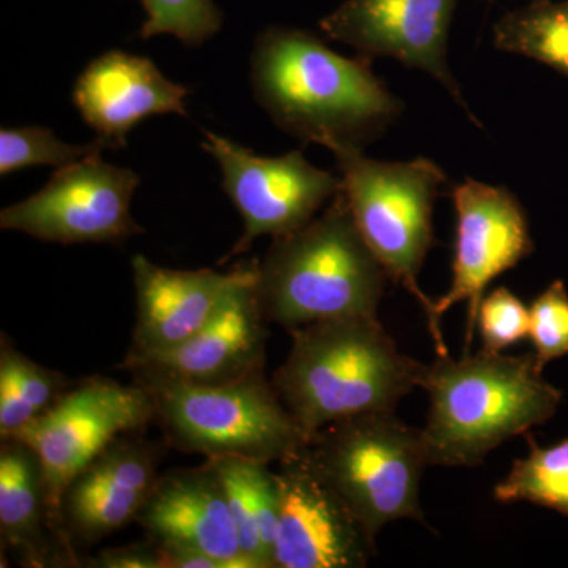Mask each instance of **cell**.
I'll return each mask as SVG.
<instances>
[{
	"instance_id": "cell-3",
	"label": "cell",
	"mask_w": 568,
	"mask_h": 568,
	"mask_svg": "<svg viewBox=\"0 0 568 568\" xmlns=\"http://www.w3.org/2000/svg\"><path fill=\"white\" fill-rule=\"evenodd\" d=\"M290 335L271 381L306 439L343 418L395 410L418 387L420 362L398 349L377 316L316 321Z\"/></svg>"
},
{
	"instance_id": "cell-15",
	"label": "cell",
	"mask_w": 568,
	"mask_h": 568,
	"mask_svg": "<svg viewBox=\"0 0 568 568\" xmlns=\"http://www.w3.org/2000/svg\"><path fill=\"white\" fill-rule=\"evenodd\" d=\"M257 264L192 338L166 353L123 358L121 368L193 384L230 383L265 369L268 321L257 297Z\"/></svg>"
},
{
	"instance_id": "cell-24",
	"label": "cell",
	"mask_w": 568,
	"mask_h": 568,
	"mask_svg": "<svg viewBox=\"0 0 568 568\" xmlns=\"http://www.w3.org/2000/svg\"><path fill=\"white\" fill-rule=\"evenodd\" d=\"M148 14L141 28V39L174 36L185 47L196 48L219 33L223 24L222 10L213 0H141Z\"/></svg>"
},
{
	"instance_id": "cell-19",
	"label": "cell",
	"mask_w": 568,
	"mask_h": 568,
	"mask_svg": "<svg viewBox=\"0 0 568 568\" xmlns=\"http://www.w3.org/2000/svg\"><path fill=\"white\" fill-rule=\"evenodd\" d=\"M0 537L22 566L69 567L51 532L43 465L18 437L0 439Z\"/></svg>"
},
{
	"instance_id": "cell-4",
	"label": "cell",
	"mask_w": 568,
	"mask_h": 568,
	"mask_svg": "<svg viewBox=\"0 0 568 568\" xmlns=\"http://www.w3.org/2000/svg\"><path fill=\"white\" fill-rule=\"evenodd\" d=\"M387 278L342 190L323 215L274 239L257 264L256 290L268 324L291 332L316 321L377 316Z\"/></svg>"
},
{
	"instance_id": "cell-8",
	"label": "cell",
	"mask_w": 568,
	"mask_h": 568,
	"mask_svg": "<svg viewBox=\"0 0 568 568\" xmlns=\"http://www.w3.org/2000/svg\"><path fill=\"white\" fill-rule=\"evenodd\" d=\"M151 424L152 403L138 384L123 386L111 377L91 376L74 383L58 405L13 436L39 454L51 532L70 567H81L82 559L63 523L65 489L112 440L145 432Z\"/></svg>"
},
{
	"instance_id": "cell-16",
	"label": "cell",
	"mask_w": 568,
	"mask_h": 568,
	"mask_svg": "<svg viewBox=\"0 0 568 568\" xmlns=\"http://www.w3.org/2000/svg\"><path fill=\"white\" fill-rule=\"evenodd\" d=\"M256 261L235 265L222 274L212 268L178 271L134 254L132 272L136 294V324L125 358L166 353L200 332L231 291L252 272Z\"/></svg>"
},
{
	"instance_id": "cell-5",
	"label": "cell",
	"mask_w": 568,
	"mask_h": 568,
	"mask_svg": "<svg viewBox=\"0 0 568 568\" xmlns=\"http://www.w3.org/2000/svg\"><path fill=\"white\" fill-rule=\"evenodd\" d=\"M129 375L151 399L164 443L183 454L278 465L308 443L265 369L222 384L185 383L145 369Z\"/></svg>"
},
{
	"instance_id": "cell-2",
	"label": "cell",
	"mask_w": 568,
	"mask_h": 568,
	"mask_svg": "<svg viewBox=\"0 0 568 568\" xmlns=\"http://www.w3.org/2000/svg\"><path fill=\"white\" fill-rule=\"evenodd\" d=\"M541 372L534 351L506 355L484 347L459 361L447 354L422 364L418 387L429 396L422 435L429 466H478L489 452L555 416L562 392Z\"/></svg>"
},
{
	"instance_id": "cell-18",
	"label": "cell",
	"mask_w": 568,
	"mask_h": 568,
	"mask_svg": "<svg viewBox=\"0 0 568 568\" xmlns=\"http://www.w3.org/2000/svg\"><path fill=\"white\" fill-rule=\"evenodd\" d=\"M134 523L155 540L192 545L235 568H257L242 552L226 489L211 459L160 474Z\"/></svg>"
},
{
	"instance_id": "cell-27",
	"label": "cell",
	"mask_w": 568,
	"mask_h": 568,
	"mask_svg": "<svg viewBox=\"0 0 568 568\" xmlns=\"http://www.w3.org/2000/svg\"><path fill=\"white\" fill-rule=\"evenodd\" d=\"M477 328L484 349L503 353L529 338V306L507 287H496L478 305Z\"/></svg>"
},
{
	"instance_id": "cell-7",
	"label": "cell",
	"mask_w": 568,
	"mask_h": 568,
	"mask_svg": "<svg viewBox=\"0 0 568 568\" xmlns=\"http://www.w3.org/2000/svg\"><path fill=\"white\" fill-rule=\"evenodd\" d=\"M354 222L388 280L416 297L428 320L436 355H447L436 327L435 301L422 291L418 275L435 242L433 211L447 178L439 164L418 156L409 162H381L362 151L334 153Z\"/></svg>"
},
{
	"instance_id": "cell-26",
	"label": "cell",
	"mask_w": 568,
	"mask_h": 568,
	"mask_svg": "<svg viewBox=\"0 0 568 568\" xmlns=\"http://www.w3.org/2000/svg\"><path fill=\"white\" fill-rule=\"evenodd\" d=\"M529 338L541 368L568 355V291L562 280L549 284L530 304Z\"/></svg>"
},
{
	"instance_id": "cell-9",
	"label": "cell",
	"mask_w": 568,
	"mask_h": 568,
	"mask_svg": "<svg viewBox=\"0 0 568 568\" xmlns=\"http://www.w3.org/2000/svg\"><path fill=\"white\" fill-rule=\"evenodd\" d=\"M140 175L93 153L59 168L32 196L0 212V227L52 244L123 245L144 227L132 215Z\"/></svg>"
},
{
	"instance_id": "cell-30",
	"label": "cell",
	"mask_w": 568,
	"mask_h": 568,
	"mask_svg": "<svg viewBox=\"0 0 568 568\" xmlns=\"http://www.w3.org/2000/svg\"><path fill=\"white\" fill-rule=\"evenodd\" d=\"M529 2H536V0H529Z\"/></svg>"
},
{
	"instance_id": "cell-14",
	"label": "cell",
	"mask_w": 568,
	"mask_h": 568,
	"mask_svg": "<svg viewBox=\"0 0 568 568\" xmlns=\"http://www.w3.org/2000/svg\"><path fill=\"white\" fill-rule=\"evenodd\" d=\"M168 444L129 433L112 440L70 481L62 517L73 544L93 545L136 519L160 477Z\"/></svg>"
},
{
	"instance_id": "cell-6",
	"label": "cell",
	"mask_w": 568,
	"mask_h": 568,
	"mask_svg": "<svg viewBox=\"0 0 568 568\" xmlns=\"http://www.w3.org/2000/svg\"><path fill=\"white\" fill-rule=\"evenodd\" d=\"M304 452L373 537L399 519L424 525L420 480L429 466L424 435L395 410L336 420L310 437Z\"/></svg>"
},
{
	"instance_id": "cell-23",
	"label": "cell",
	"mask_w": 568,
	"mask_h": 568,
	"mask_svg": "<svg viewBox=\"0 0 568 568\" xmlns=\"http://www.w3.org/2000/svg\"><path fill=\"white\" fill-rule=\"evenodd\" d=\"M104 149H111L110 144L100 138L89 144H69L59 140L47 126L2 129L0 174L9 175L36 166H52L59 170V168L80 162L93 153H102Z\"/></svg>"
},
{
	"instance_id": "cell-17",
	"label": "cell",
	"mask_w": 568,
	"mask_h": 568,
	"mask_svg": "<svg viewBox=\"0 0 568 568\" xmlns=\"http://www.w3.org/2000/svg\"><path fill=\"white\" fill-rule=\"evenodd\" d=\"M190 89L168 80L148 58L112 50L93 59L74 82V106L82 121L111 149L125 148L138 123L159 114L186 118Z\"/></svg>"
},
{
	"instance_id": "cell-13",
	"label": "cell",
	"mask_w": 568,
	"mask_h": 568,
	"mask_svg": "<svg viewBox=\"0 0 568 568\" xmlns=\"http://www.w3.org/2000/svg\"><path fill=\"white\" fill-rule=\"evenodd\" d=\"M304 450L280 462L275 470L280 487L275 568L368 566L376 555V538L325 484Z\"/></svg>"
},
{
	"instance_id": "cell-21",
	"label": "cell",
	"mask_w": 568,
	"mask_h": 568,
	"mask_svg": "<svg viewBox=\"0 0 568 568\" xmlns=\"http://www.w3.org/2000/svg\"><path fill=\"white\" fill-rule=\"evenodd\" d=\"M493 44L544 63L568 80V0H536L507 11L493 26Z\"/></svg>"
},
{
	"instance_id": "cell-10",
	"label": "cell",
	"mask_w": 568,
	"mask_h": 568,
	"mask_svg": "<svg viewBox=\"0 0 568 568\" xmlns=\"http://www.w3.org/2000/svg\"><path fill=\"white\" fill-rule=\"evenodd\" d=\"M201 148L219 163L224 193L244 220V233L220 264L248 252L256 239L306 226L343 190L342 178L320 170L302 151L260 156L209 130Z\"/></svg>"
},
{
	"instance_id": "cell-29",
	"label": "cell",
	"mask_w": 568,
	"mask_h": 568,
	"mask_svg": "<svg viewBox=\"0 0 568 568\" xmlns=\"http://www.w3.org/2000/svg\"><path fill=\"white\" fill-rule=\"evenodd\" d=\"M155 541L162 568H235L230 560L216 558L211 552L192 545L168 540Z\"/></svg>"
},
{
	"instance_id": "cell-1",
	"label": "cell",
	"mask_w": 568,
	"mask_h": 568,
	"mask_svg": "<svg viewBox=\"0 0 568 568\" xmlns=\"http://www.w3.org/2000/svg\"><path fill=\"white\" fill-rule=\"evenodd\" d=\"M250 85L282 132L332 153L364 152L403 111L372 59L346 58L302 29L275 26L257 36Z\"/></svg>"
},
{
	"instance_id": "cell-12",
	"label": "cell",
	"mask_w": 568,
	"mask_h": 568,
	"mask_svg": "<svg viewBox=\"0 0 568 568\" xmlns=\"http://www.w3.org/2000/svg\"><path fill=\"white\" fill-rule=\"evenodd\" d=\"M459 0H345L320 21L328 40L366 58H392L439 82L474 118L447 61L448 33ZM480 125V123H478Z\"/></svg>"
},
{
	"instance_id": "cell-11",
	"label": "cell",
	"mask_w": 568,
	"mask_h": 568,
	"mask_svg": "<svg viewBox=\"0 0 568 568\" xmlns=\"http://www.w3.org/2000/svg\"><path fill=\"white\" fill-rule=\"evenodd\" d=\"M452 197L457 212L454 274L447 293L435 301L433 315L440 331L448 310L467 302V354L485 291L497 276L532 254L534 239L525 207L507 186L466 179L455 186Z\"/></svg>"
},
{
	"instance_id": "cell-25",
	"label": "cell",
	"mask_w": 568,
	"mask_h": 568,
	"mask_svg": "<svg viewBox=\"0 0 568 568\" xmlns=\"http://www.w3.org/2000/svg\"><path fill=\"white\" fill-rule=\"evenodd\" d=\"M213 466L222 477L226 489L231 517L237 529L239 545L246 558L252 559L257 568H274L257 526L256 495H254V463L252 459L237 457L212 458Z\"/></svg>"
},
{
	"instance_id": "cell-28",
	"label": "cell",
	"mask_w": 568,
	"mask_h": 568,
	"mask_svg": "<svg viewBox=\"0 0 568 568\" xmlns=\"http://www.w3.org/2000/svg\"><path fill=\"white\" fill-rule=\"evenodd\" d=\"M81 567L91 568H162L159 548L152 537L123 547L108 548L99 555L82 559Z\"/></svg>"
},
{
	"instance_id": "cell-20",
	"label": "cell",
	"mask_w": 568,
	"mask_h": 568,
	"mask_svg": "<svg viewBox=\"0 0 568 568\" xmlns=\"http://www.w3.org/2000/svg\"><path fill=\"white\" fill-rule=\"evenodd\" d=\"M74 386L69 377L37 364L6 334L0 336V439L20 435Z\"/></svg>"
},
{
	"instance_id": "cell-22",
	"label": "cell",
	"mask_w": 568,
	"mask_h": 568,
	"mask_svg": "<svg viewBox=\"0 0 568 568\" xmlns=\"http://www.w3.org/2000/svg\"><path fill=\"white\" fill-rule=\"evenodd\" d=\"M528 457L515 459L506 477L496 485L500 504L529 503L549 508L568 519V437L540 447L529 437Z\"/></svg>"
}]
</instances>
